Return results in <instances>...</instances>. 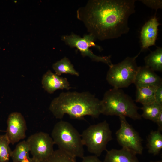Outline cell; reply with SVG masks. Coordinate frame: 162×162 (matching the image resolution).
<instances>
[{"mask_svg": "<svg viewBox=\"0 0 162 162\" xmlns=\"http://www.w3.org/2000/svg\"><path fill=\"white\" fill-rule=\"evenodd\" d=\"M146 6L154 9L156 11L161 9L162 1L158 0H139Z\"/></svg>", "mask_w": 162, "mask_h": 162, "instance_id": "23", "label": "cell"}, {"mask_svg": "<svg viewBox=\"0 0 162 162\" xmlns=\"http://www.w3.org/2000/svg\"><path fill=\"white\" fill-rule=\"evenodd\" d=\"M157 124L158 130H162V112L159 114L155 122Z\"/></svg>", "mask_w": 162, "mask_h": 162, "instance_id": "26", "label": "cell"}, {"mask_svg": "<svg viewBox=\"0 0 162 162\" xmlns=\"http://www.w3.org/2000/svg\"><path fill=\"white\" fill-rule=\"evenodd\" d=\"M22 162H40L35 159L33 158L29 157L27 158Z\"/></svg>", "mask_w": 162, "mask_h": 162, "instance_id": "27", "label": "cell"}, {"mask_svg": "<svg viewBox=\"0 0 162 162\" xmlns=\"http://www.w3.org/2000/svg\"><path fill=\"white\" fill-rule=\"evenodd\" d=\"M6 135L10 143L14 145L26 136L27 129L26 120L20 112H14L8 116L7 121Z\"/></svg>", "mask_w": 162, "mask_h": 162, "instance_id": "10", "label": "cell"}, {"mask_svg": "<svg viewBox=\"0 0 162 162\" xmlns=\"http://www.w3.org/2000/svg\"><path fill=\"white\" fill-rule=\"evenodd\" d=\"M155 102L162 105V84L157 89L155 94Z\"/></svg>", "mask_w": 162, "mask_h": 162, "instance_id": "24", "label": "cell"}, {"mask_svg": "<svg viewBox=\"0 0 162 162\" xmlns=\"http://www.w3.org/2000/svg\"><path fill=\"white\" fill-rule=\"evenodd\" d=\"M101 101L102 114L127 117L134 120L141 118L138 111L139 108L121 89L113 88L107 90Z\"/></svg>", "mask_w": 162, "mask_h": 162, "instance_id": "3", "label": "cell"}, {"mask_svg": "<svg viewBox=\"0 0 162 162\" xmlns=\"http://www.w3.org/2000/svg\"><path fill=\"white\" fill-rule=\"evenodd\" d=\"M146 66L154 71H162V48L158 47L144 58Z\"/></svg>", "mask_w": 162, "mask_h": 162, "instance_id": "16", "label": "cell"}, {"mask_svg": "<svg viewBox=\"0 0 162 162\" xmlns=\"http://www.w3.org/2000/svg\"><path fill=\"white\" fill-rule=\"evenodd\" d=\"M41 83L44 90L50 94L57 89L72 88L67 78L60 77L49 70L43 75Z\"/></svg>", "mask_w": 162, "mask_h": 162, "instance_id": "12", "label": "cell"}, {"mask_svg": "<svg viewBox=\"0 0 162 162\" xmlns=\"http://www.w3.org/2000/svg\"><path fill=\"white\" fill-rule=\"evenodd\" d=\"M51 135L59 149L76 158L84 156L81 135L70 123L61 120L55 125Z\"/></svg>", "mask_w": 162, "mask_h": 162, "instance_id": "4", "label": "cell"}, {"mask_svg": "<svg viewBox=\"0 0 162 162\" xmlns=\"http://www.w3.org/2000/svg\"><path fill=\"white\" fill-rule=\"evenodd\" d=\"M140 52L134 57H127L121 62L110 67L106 76L108 83L118 89L127 88L134 83L140 67L136 60Z\"/></svg>", "mask_w": 162, "mask_h": 162, "instance_id": "5", "label": "cell"}, {"mask_svg": "<svg viewBox=\"0 0 162 162\" xmlns=\"http://www.w3.org/2000/svg\"><path fill=\"white\" fill-rule=\"evenodd\" d=\"M49 108L56 118L61 119L65 114L82 120L86 116L97 118L101 114V100L88 92H62L52 100Z\"/></svg>", "mask_w": 162, "mask_h": 162, "instance_id": "2", "label": "cell"}, {"mask_svg": "<svg viewBox=\"0 0 162 162\" xmlns=\"http://www.w3.org/2000/svg\"><path fill=\"white\" fill-rule=\"evenodd\" d=\"M10 143L5 134L0 135V162H9L12 152Z\"/></svg>", "mask_w": 162, "mask_h": 162, "instance_id": "21", "label": "cell"}, {"mask_svg": "<svg viewBox=\"0 0 162 162\" xmlns=\"http://www.w3.org/2000/svg\"><path fill=\"white\" fill-rule=\"evenodd\" d=\"M81 137L88 151L98 157L106 150L108 142L112 140V131L106 120L90 125L83 130Z\"/></svg>", "mask_w": 162, "mask_h": 162, "instance_id": "6", "label": "cell"}, {"mask_svg": "<svg viewBox=\"0 0 162 162\" xmlns=\"http://www.w3.org/2000/svg\"><path fill=\"white\" fill-rule=\"evenodd\" d=\"M30 149L26 141L19 142L12 151L11 158L13 162H22L30 157Z\"/></svg>", "mask_w": 162, "mask_h": 162, "instance_id": "19", "label": "cell"}, {"mask_svg": "<svg viewBox=\"0 0 162 162\" xmlns=\"http://www.w3.org/2000/svg\"><path fill=\"white\" fill-rule=\"evenodd\" d=\"M160 24L155 16L142 27L140 32L142 44L141 52L155 45L158 34V26Z\"/></svg>", "mask_w": 162, "mask_h": 162, "instance_id": "11", "label": "cell"}, {"mask_svg": "<svg viewBox=\"0 0 162 162\" xmlns=\"http://www.w3.org/2000/svg\"><path fill=\"white\" fill-rule=\"evenodd\" d=\"M96 39L92 35L89 34L82 37L72 33L70 35H66L62 37V40L65 44L71 48H77L83 57L87 56L92 61L101 62L110 67L112 63L110 56H100L94 54L90 49L91 47H94L101 51L102 49L94 42Z\"/></svg>", "mask_w": 162, "mask_h": 162, "instance_id": "7", "label": "cell"}, {"mask_svg": "<svg viewBox=\"0 0 162 162\" xmlns=\"http://www.w3.org/2000/svg\"><path fill=\"white\" fill-rule=\"evenodd\" d=\"M134 83L136 87L146 86H159L162 84V78L148 67L140 66Z\"/></svg>", "mask_w": 162, "mask_h": 162, "instance_id": "13", "label": "cell"}, {"mask_svg": "<svg viewBox=\"0 0 162 162\" xmlns=\"http://www.w3.org/2000/svg\"><path fill=\"white\" fill-rule=\"evenodd\" d=\"M143 112L141 117L155 122L157 118L162 112V105L155 102L143 105L141 108Z\"/></svg>", "mask_w": 162, "mask_h": 162, "instance_id": "20", "label": "cell"}, {"mask_svg": "<svg viewBox=\"0 0 162 162\" xmlns=\"http://www.w3.org/2000/svg\"><path fill=\"white\" fill-rule=\"evenodd\" d=\"M135 0H90L77 10V18L89 34L100 40L117 38L129 31L128 21Z\"/></svg>", "mask_w": 162, "mask_h": 162, "instance_id": "1", "label": "cell"}, {"mask_svg": "<svg viewBox=\"0 0 162 162\" xmlns=\"http://www.w3.org/2000/svg\"><path fill=\"white\" fill-rule=\"evenodd\" d=\"M159 86H150L136 87V101L142 105L154 102L155 92Z\"/></svg>", "mask_w": 162, "mask_h": 162, "instance_id": "15", "label": "cell"}, {"mask_svg": "<svg viewBox=\"0 0 162 162\" xmlns=\"http://www.w3.org/2000/svg\"><path fill=\"white\" fill-rule=\"evenodd\" d=\"M119 117L120 127L116 133L118 143L122 148L128 149L136 154H142L143 148L142 140L139 134L128 123L125 117Z\"/></svg>", "mask_w": 162, "mask_h": 162, "instance_id": "8", "label": "cell"}, {"mask_svg": "<svg viewBox=\"0 0 162 162\" xmlns=\"http://www.w3.org/2000/svg\"><path fill=\"white\" fill-rule=\"evenodd\" d=\"M150 162H162V160H159L156 161H151Z\"/></svg>", "mask_w": 162, "mask_h": 162, "instance_id": "28", "label": "cell"}, {"mask_svg": "<svg viewBox=\"0 0 162 162\" xmlns=\"http://www.w3.org/2000/svg\"><path fill=\"white\" fill-rule=\"evenodd\" d=\"M136 154L131 150L122 148L107 151L103 162H139Z\"/></svg>", "mask_w": 162, "mask_h": 162, "instance_id": "14", "label": "cell"}, {"mask_svg": "<svg viewBox=\"0 0 162 162\" xmlns=\"http://www.w3.org/2000/svg\"><path fill=\"white\" fill-rule=\"evenodd\" d=\"M43 162H77L76 158L58 149Z\"/></svg>", "mask_w": 162, "mask_h": 162, "instance_id": "22", "label": "cell"}, {"mask_svg": "<svg viewBox=\"0 0 162 162\" xmlns=\"http://www.w3.org/2000/svg\"><path fill=\"white\" fill-rule=\"evenodd\" d=\"M81 162H103L98 158L95 155H89L84 156L82 158V160Z\"/></svg>", "mask_w": 162, "mask_h": 162, "instance_id": "25", "label": "cell"}, {"mask_svg": "<svg viewBox=\"0 0 162 162\" xmlns=\"http://www.w3.org/2000/svg\"><path fill=\"white\" fill-rule=\"evenodd\" d=\"M26 141L32 158L40 162L46 160L54 151L53 139L46 133H35L30 136Z\"/></svg>", "mask_w": 162, "mask_h": 162, "instance_id": "9", "label": "cell"}, {"mask_svg": "<svg viewBox=\"0 0 162 162\" xmlns=\"http://www.w3.org/2000/svg\"><path fill=\"white\" fill-rule=\"evenodd\" d=\"M56 74L60 76L62 74H69L79 76V73L74 68L70 60L64 57L53 64L52 66Z\"/></svg>", "mask_w": 162, "mask_h": 162, "instance_id": "18", "label": "cell"}, {"mask_svg": "<svg viewBox=\"0 0 162 162\" xmlns=\"http://www.w3.org/2000/svg\"><path fill=\"white\" fill-rule=\"evenodd\" d=\"M147 147L148 152L154 155L159 154L162 148V134L161 131L152 130L147 139Z\"/></svg>", "mask_w": 162, "mask_h": 162, "instance_id": "17", "label": "cell"}]
</instances>
